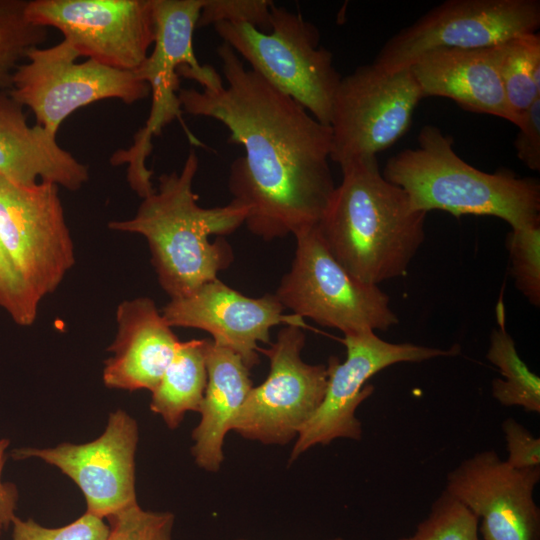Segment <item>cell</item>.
Listing matches in <instances>:
<instances>
[{
    "mask_svg": "<svg viewBox=\"0 0 540 540\" xmlns=\"http://www.w3.org/2000/svg\"><path fill=\"white\" fill-rule=\"evenodd\" d=\"M225 79L180 88L182 111L212 118L245 154L231 164L233 199L248 207V229L265 240L317 226L336 188L329 165L332 131L304 107L246 68L235 51L217 48Z\"/></svg>",
    "mask_w": 540,
    "mask_h": 540,
    "instance_id": "1",
    "label": "cell"
},
{
    "mask_svg": "<svg viewBox=\"0 0 540 540\" xmlns=\"http://www.w3.org/2000/svg\"><path fill=\"white\" fill-rule=\"evenodd\" d=\"M198 168V156L190 150L180 172L162 174L132 218L108 223L111 230L146 239L158 282L170 299L189 295L229 267L231 246L224 238L210 242L209 237L234 232L249 212L234 199L225 206H199L193 192Z\"/></svg>",
    "mask_w": 540,
    "mask_h": 540,
    "instance_id": "2",
    "label": "cell"
},
{
    "mask_svg": "<svg viewBox=\"0 0 540 540\" xmlns=\"http://www.w3.org/2000/svg\"><path fill=\"white\" fill-rule=\"evenodd\" d=\"M336 186L317 225L338 263L358 280L377 285L406 274L425 239L427 213L387 181L377 157L340 167Z\"/></svg>",
    "mask_w": 540,
    "mask_h": 540,
    "instance_id": "3",
    "label": "cell"
},
{
    "mask_svg": "<svg viewBox=\"0 0 540 540\" xmlns=\"http://www.w3.org/2000/svg\"><path fill=\"white\" fill-rule=\"evenodd\" d=\"M417 148L404 149L386 162L383 177L402 188L412 206L455 217L494 216L511 229L540 221V184L507 169L487 173L461 159L453 139L434 125L421 128Z\"/></svg>",
    "mask_w": 540,
    "mask_h": 540,
    "instance_id": "4",
    "label": "cell"
},
{
    "mask_svg": "<svg viewBox=\"0 0 540 540\" xmlns=\"http://www.w3.org/2000/svg\"><path fill=\"white\" fill-rule=\"evenodd\" d=\"M213 27L252 71L319 122L330 124L342 76L334 66L332 53L320 45L316 26L300 13L273 2L268 32L246 23L219 22Z\"/></svg>",
    "mask_w": 540,
    "mask_h": 540,
    "instance_id": "5",
    "label": "cell"
},
{
    "mask_svg": "<svg viewBox=\"0 0 540 540\" xmlns=\"http://www.w3.org/2000/svg\"><path fill=\"white\" fill-rule=\"evenodd\" d=\"M205 0H153L155 41L153 50L135 70L150 88L152 105L149 117L128 149L116 151L110 162L127 165V181L141 198L153 191L152 172L146 159L152 150V138L182 114L178 99L180 77L202 83L210 74V65H201L193 49V33Z\"/></svg>",
    "mask_w": 540,
    "mask_h": 540,
    "instance_id": "6",
    "label": "cell"
},
{
    "mask_svg": "<svg viewBox=\"0 0 540 540\" xmlns=\"http://www.w3.org/2000/svg\"><path fill=\"white\" fill-rule=\"evenodd\" d=\"M295 238L292 266L274 294L284 308L344 335L385 331L398 324L389 297L377 285L346 271L330 253L317 226Z\"/></svg>",
    "mask_w": 540,
    "mask_h": 540,
    "instance_id": "7",
    "label": "cell"
},
{
    "mask_svg": "<svg viewBox=\"0 0 540 540\" xmlns=\"http://www.w3.org/2000/svg\"><path fill=\"white\" fill-rule=\"evenodd\" d=\"M65 40L32 48L12 76L10 95L35 115L36 124L53 134L74 111L104 99L132 104L150 94L136 71H124L88 59L82 63Z\"/></svg>",
    "mask_w": 540,
    "mask_h": 540,
    "instance_id": "8",
    "label": "cell"
},
{
    "mask_svg": "<svg viewBox=\"0 0 540 540\" xmlns=\"http://www.w3.org/2000/svg\"><path fill=\"white\" fill-rule=\"evenodd\" d=\"M422 98L410 68L389 73L370 63L342 76L329 124L330 160L341 167L377 157L407 132Z\"/></svg>",
    "mask_w": 540,
    "mask_h": 540,
    "instance_id": "9",
    "label": "cell"
},
{
    "mask_svg": "<svg viewBox=\"0 0 540 540\" xmlns=\"http://www.w3.org/2000/svg\"><path fill=\"white\" fill-rule=\"evenodd\" d=\"M539 26V0H447L387 40L372 63L396 72L435 49L491 47Z\"/></svg>",
    "mask_w": 540,
    "mask_h": 540,
    "instance_id": "10",
    "label": "cell"
},
{
    "mask_svg": "<svg viewBox=\"0 0 540 540\" xmlns=\"http://www.w3.org/2000/svg\"><path fill=\"white\" fill-rule=\"evenodd\" d=\"M0 240L34 298L40 303L53 293L76 261L59 187L19 186L0 176Z\"/></svg>",
    "mask_w": 540,
    "mask_h": 540,
    "instance_id": "11",
    "label": "cell"
},
{
    "mask_svg": "<svg viewBox=\"0 0 540 540\" xmlns=\"http://www.w3.org/2000/svg\"><path fill=\"white\" fill-rule=\"evenodd\" d=\"M305 340L301 327L286 325L269 349L260 350L269 358L268 376L252 387L230 431L267 445L297 438L322 403L328 382L326 365L302 360Z\"/></svg>",
    "mask_w": 540,
    "mask_h": 540,
    "instance_id": "12",
    "label": "cell"
},
{
    "mask_svg": "<svg viewBox=\"0 0 540 540\" xmlns=\"http://www.w3.org/2000/svg\"><path fill=\"white\" fill-rule=\"evenodd\" d=\"M342 341L346 347V359L341 363L335 356L329 358L323 401L298 434L290 453V463L318 444L328 445L338 438L361 440L362 425L355 412L374 392V386L365 383L379 371L401 362L457 356L461 351L458 344L441 349L412 343H390L374 331L344 335Z\"/></svg>",
    "mask_w": 540,
    "mask_h": 540,
    "instance_id": "13",
    "label": "cell"
},
{
    "mask_svg": "<svg viewBox=\"0 0 540 540\" xmlns=\"http://www.w3.org/2000/svg\"><path fill=\"white\" fill-rule=\"evenodd\" d=\"M27 19L58 29L79 57L135 71L155 41L153 0H32Z\"/></svg>",
    "mask_w": 540,
    "mask_h": 540,
    "instance_id": "14",
    "label": "cell"
},
{
    "mask_svg": "<svg viewBox=\"0 0 540 540\" xmlns=\"http://www.w3.org/2000/svg\"><path fill=\"white\" fill-rule=\"evenodd\" d=\"M539 481L540 467L517 469L486 450L452 469L444 491L476 515L482 540H540Z\"/></svg>",
    "mask_w": 540,
    "mask_h": 540,
    "instance_id": "15",
    "label": "cell"
},
{
    "mask_svg": "<svg viewBox=\"0 0 540 540\" xmlns=\"http://www.w3.org/2000/svg\"><path fill=\"white\" fill-rule=\"evenodd\" d=\"M138 425L125 411L111 413L103 434L84 444L15 449L12 457H37L56 466L81 489L87 513L108 518L137 504L135 451Z\"/></svg>",
    "mask_w": 540,
    "mask_h": 540,
    "instance_id": "16",
    "label": "cell"
},
{
    "mask_svg": "<svg viewBox=\"0 0 540 540\" xmlns=\"http://www.w3.org/2000/svg\"><path fill=\"white\" fill-rule=\"evenodd\" d=\"M274 294L251 298L218 278L187 296L173 298L161 314L170 327L196 328L208 332L212 341L237 353L251 369L259 363V342L271 344L270 330L284 323L305 327L303 318L283 314Z\"/></svg>",
    "mask_w": 540,
    "mask_h": 540,
    "instance_id": "17",
    "label": "cell"
},
{
    "mask_svg": "<svg viewBox=\"0 0 540 540\" xmlns=\"http://www.w3.org/2000/svg\"><path fill=\"white\" fill-rule=\"evenodd\" d=\"M117 332L107 351L103 382L108 388L153 391L170 364L179 340L149 297L122 301Z\"/></svg>",
    "mask_w": 540,
    "mask_h": 540,
    "instance_id": "18",
    "label": "cell"
},
{
    "mask_svg": "<svg viewBox=\"0 0 540 540\" xmlns=\"http://www.w3.org/2000/svg\"><path fill=\"white\" fill-rule=\"evenodd\" d=\"M424 97H445L461 108L518 124L500 79L496 45L476 49H435L409 67Z\"/></svg>",
    "mask_w": 540,
    "mask_h": 540,
    "instance_id": "19",
    "label": "cell"
},
{
    "mask_svg": "<svg viewBox=\"0 0 540 540\" xmlns=\"http://www.w3.org/2000/svg\"><path fill=\"white\" fill-rule=\"evenodd\" d=\"M23 106L9 91H0V176L19 186L41 181L77 191L89 179V169L56 141V135L29 126Z\"/></svg>",
    "mask_w": 540,
    "mask_h": 540,
    "instance_id": "20",
    "label": "cell"
},
{
    "mask_svg": "<svg viewBox=\"0 0 540 540\" xmlns=\"http://www.w3.org/2000/svg\"><path fill=\"white\" fill-rule=\"evenodd\" d=\"M207 385L192 432L195 463L208 472L219 471L224 461V440L253 387L249 368L234 351L207 340Z\"/></svg>",
    "mask_w": 540,
    "mask_h": 540,
    "instance_id": "21",
    "label": "cell"
},
{
    "mask_svg": "<svg viewBox=\"0 0 540 540\" xmlns=\"http://www.w3.org/2000/svg\"><path fill=\"white\" fill-rule=\"evenodd\" d=\"M207 340L180 341L152 391L150 409L160 415L170 429L180 425L186 412L199 410L207 385Z\"/></svg>",
    "mask_w": 540,
    "mask_h": 540,
    "instance_id": "22",
    "label": "cell"
},
{
    "mask_svg": "<svg viewBox=\"0 0 540 540\" xmlns=\"http://www.w3.org/2000/svg\"><path fill=\"white\" fill-rule=\"evenodd\" d=\"M498 328L490 336L487 360L495 365L502 378L492 381V396L502 406L521 407L540 413V378L519 356L515 342L505 326V309L500 301L496 307Z\"/></svg>",
    "mask_w": 540,
    "mask_h": 540,
    "instance_id": "23",
    "label": "cell"
},
{
    "mask_svg": "<svg viewBox=\"0 0 540 540\" xmlns=\"http://www.w3.org/2000/svg\"><path fill=\"white\" fill-rule=\"evenodd\" d=\"M497 64L506 100L520 124L540 98V35L530 33L496 45Z\"/></svg>",
    "mask_w": 540,
    "mask_h": 540,
    "instance_id": "24",
    "label": "cell"
},
{
    "mask_svg": "<svg viewBox=\"0 0 540 540\" xmlns=\"http://www.w3.org/2000/svg\"><path fill=\"white\" fill-rule=\"evenodd\" d=\"M26 4L24 0H0V91L11 89L21 60L47 39V28L27 19Z\"/></svg>",
    "mask_w": 540,
    "mask_h": 540,
    "instance_id": "25",
    "label": "cell"
},
{
    "mask_svg": "<svg viewBox=\"0 0 540 540\" xmlns=\"http://www.w3.org/2000/svg\"><path fill=\"white\" fill-rule=\"evenodd\" d=\"M478 527L476 515L443 490L414 533L399 540H482Z\"/></svg>",
    "mask_w": 540,
    "mask_h": 540,
    "instance_id": "26",
    "label": "cell"
},
{
    "mask_svg": "<svg viewBox=\"0 0 540 540\" xmlns=\"http://www.w3.org/2000/svg\"><path fill=\"white\" fill-rule=\"evenodd\" d=\"M510 270L517 289L535 307L540 305V221L512 228L506 238Z\"/></svg>",
    "mask_w": 540,
    "mask_h": 540,
    "instance_id": "27",
    "label": "cell"
},
{
    "mask_svg": "<svg viewBox=\"0 0 540 540\" xmlns=\"http://www.w3.org/2000/svg\"><path fill=\"white\" fill-rule=\"evenodd\" d=\"M107 540H173L174 514L143 510L138 503L110 517Z\"/></svg>",
    "mask_w": 540,
    "mask_h": 540,
    "instance_id": "28",
    "label": "cell"
},
{
    "mask_svg": "<svg viewBox=\"0 0 540 540\" xmlns=\"http://www.w3.org/2000/svg\"><path fill=\"white\" fill-rule=\"evenodd\" d=\"M13 540H107L110 527L102 518L85 513L72 523L58 528H47L32 519L12 521Z\"/></svg>",
    "mask_w": 540,
    "mask_h": 540,
    "instance_id": "29",
    "label": "cell"
},
{
    "mask_svg": "<svg viewBox=\"0 0 540 540\" xmlns=\"http://www.w3.org/2000/svg\"><path fill=\"white\" fill-rule=\"evenodd\" d=\"M272 3L269 0H205L197 28L230 22L246 23L268 32Z\"/></svg>",
    "mask_w": 540,
    "mask_h": 540,
    "instance_id": "30",
    "label": "cell"
},
{
    "mask_svg": "<svg viewBox=\"0 0 540 540\" xmlns=\"http://www.w3.org/2000/svg\"><path fill=\"white\" fill-rule=\"evenodd\" d=\"M39 302L17 273L0 240V307L20 326H31Z\"/></svg>",
    "mask_w": 540,
    "mask_h": 540,
    "instance_id": "31",
    "label": "cell"
},
{
    "mask_svg": "<svg viewBox=\"0 0 540 540\" xmlns=\"http://www.w3.org/2000/svg\"><path fill=\"white\" fill-rule=\"evenodd\" d=\"M508 457L505 460L517 469L540 467V439L514 418L502 422Z\"/></svg>",
    "mask_w": 540,
    "mask_h": 540,
    "instance_id": "32",
    "label": "cell"
},
{
    "mask_svg": "<svg viewBox=\"0 0 540 540\" xmlns=\"http://www.w3.org/2000/svg\"><path fill=\"white\" fill-rule=\"evenodd\" d=\"M514 141L517 157L531 170L540 171V98L522 115Z\"/></svg>",
    "mask_w": 540,
    "mask_h": 540,
    "instance_id": "33",
    "label": "cell"
},
{
    "mask_svg": "<svg viewBox=\"0 0 540 540\" xmlns=\"http://www.w3.org/2000/svg\"><path fill=\"white\" fill-rule=\"evenodd\" d=\"M8 439L0 440V535L12 524L15 516V508L18 500V491L13 483H3L1 480L2 470L5 464V451L9 445Z\"/></svg>",
    "mask_w": 540,
    "mask_h": 540,
    "instance_id": "34",
    "label": "cell"
},
{
    "mask_svg": "<svg viewBox=\"0 0 540 540\" xmlns=\"http://www.w3.org/2000/svg\"><path fill=\"white\" fill-rule=\"evenodd\" d=\"M238 540H247V539H238ZM328 540H345V539L337 537V538L328 539Z\"/></svg>",
    "mask_w": 540,
    "mask_h": 540,
    "instance_id": "35",
    "label": "cell"
}]
</instances>
